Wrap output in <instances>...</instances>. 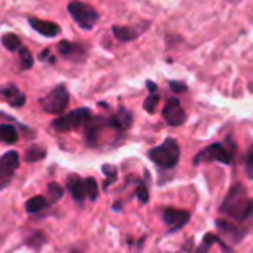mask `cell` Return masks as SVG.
Segmentation results:
<instances>
[{"instance_id":"1","label":"cell","mask_w":253,"mask_h":253,"mask_svg":"<svg viewBox=\"0 0 253 253\" xmlns=\"http://www.w3.org/2000/svg\"><path fill=\"white\" fill-rule=\"evenodd\" d=\"M220 211L236 222H245L253 215V200L246 196V189L241 184H234L225 196Z\"/></svg>"},{"instance_id":"2","label":"cell","mask_w":253,"mask_h":253,"mask_svg":"<svg viewBox=\"0 0 253 253\" xmlns=\"http://www.w3.org/2000/svg\"><path fill=\"white\" fill-rule=\"evenodd\" d=\"M180 158V149L173 139H167L162 146L149 151V160L160 165L162 169H173Z\"/></svg>"},{"instance_id":"3","label":"cell","mask_w":253,"mask_h":253,"mask_svg":"<svg viewBox=\"0 0 253 253\" xmlns=\"http://www.w3.org/2000/svg\"><path fill=\"white\" fill-rule=\"evenodd\" d=\"M90 111L87 108H78L73 109L71 113L64 116H59L52 122V126L57 132H70V130H77L80 128L84 123H87L90 120Z\"/></svg>"},{"instance_id":"4","label":"cell","mask_w":253,"mask_h":253,"mask_svg":"<svg viewBox=\"0 0 253 253\" xmlns=\"http://www.w3.org/2000/svg\"><path fill=\"white\" fill-rule=\"evenodd\" d=\"M68 12H70L71 18L80 25V28H84V30H90L99 19V14L90 5L84 4V2H78V0H73V2L68 4Z\"/></svg>"},{"instance_id":"5","label":"cell","mask_w":253,"mask_h":253,"mask_svg":"<svg viewBox=\"0 0 253 253\" xmlns=\"http://www.w3.org/2000/svg\"><path fill=\"white\" fill-rule=\"evenodd\" d=\"M19 167L18 151H7L4 156H0V191L11 184L12 175Z\"/></svg>"},{"instance_id":"6","label":"cell","mask_w":253,"mask_h":253,"mask_svg":"<svg viewBox=\"0 0 253 253\" xmlns=\"http://www.w3.org/2000/svg\"><path fill=\"white\" fill-rule=\"evenodd\" d=\"M68 102H70L68 90L63 85H59V87H56L45 99H43L42 108H43V111H47V113H57V115H59V113H63L64 109L68 108Z\"/></svg>"},{"instance_id":"7","label":"cell","mask_w":253,"mask_h":253,"mask_svg":"<svg viewBox=\"0 0 253 253\" xmlns=\"http://www.w3.org/2000/svg\"><path fill=\"white\" fill-rule=\"evenodd\" d=\"M201 162H220V163H224V165H229V163L232 162V156L222 144H211L194 156V160H193L194 165H198V163H201Z\"/></svg>"},{"instance_id":"8","label":"cell","mask_w":253,"mask_h":253,"mask_svg":"<svg viewBox=\"0 0 253 253\" xmlns=\"http://www.w3.org/2000/svg\"><path fill=\"white\" fill-rule=\"evenodd\" d=\"M163 222L167 224L170 232H175L182 229L189 222V213L184 210H175V208H167L163 211Z\"/></svg>"},{"instance_id":"9","label":"cell","mask_w":253,"mask_h":253,"mask_svg":"<svg viewBox=\"0 0 253 253\" xmlns=\"http://www.w3.org/2000/svg\"><path fill=\"white\" fill-rule=\"evenodd\" d=\"M217 227H218V231H220V234L224 236V239H227L232 245L241 241L246 236V232H248L245 227H239L238 224H231V222H227V220H217Z\"/></svg>"},{"instance_id":"10","label":"cell","mask_w":253,"mask_h":253,"mask_svg":"<svg viewBox=\"0 0 253 253\" xmlns=\"http://www.w3.org/2000/svg\"><path fill=\"white\" fill-rule=\"evenodd\" d=\"M163 118L167 120V123H170V125H173V126L182 125L184 123V120H186V113H184L182 106L179 104L177 99H169L165 109H163Z\"/></svg>"},{"instance_id":"11","label":"cell","mask_w":253,"mask_h":253,"mask_svg":"<svg viewBox=\"0 0 253 253\" xmlns=\"http://www.w3.org/2000/svg\"><path fill=\"white\" fill-rule=\"evenodd\" d=\"M30 26H32L35 32L42 33L43 37H56L61 32V28L52 21H43V19L30 18Z\"/></svg>"},{"instance_id":"12","label":"cell","mask_w":253,"mask_h":253,"mask_svg":"<svg viewBox=\"0 0 253 253\" xmlns=\"http://www.w3.org/2000/svg\"><path fill=\"white\" fill-rule=\"evenodd\" d=\"M68 191L71 193V196L75 198L77 201L85 200L87 193H85V180H82L78 175H70L68 177Z\"/></svg>"},{"instance_id":"13","label":"cell","mask_w":253,"mask_h":253,"mask_svg":"<svg viewBox=\"0 0 253 253\" xmlns=\"http://www.w3.org/2000/svg\"><path fill=\"white\" fill-rule=\"evenodd\" d=\"M130 122H132L130 113L126 111V109L120 108V111L116 113L111 120H109V125L116 126V128H120V130H125V128H128V126H130Z\"/></svg>"},{"instance_id":"14","label":"cell","mask_w":253,"mask_h":253,"mask_svg":"<svg viewBox=\"0 0 253 253\" xmlns=\"http://www.w3.org/2000/svg\"><path fill=\"white\" fill-rule=\"evenodd\" d=\"M57 50H59V54L63 57H66V59H75V56L77 54H80L82 57H84V49L82 47H78V45H73V43H70V42H61L59 43V47H57Z\"/></svg>"},{"instance_id":"15","label":"cell","mask_w":253,"mask_h":253,"mask_svg":"<svg viewBox=\"0 0 253 253\" xmlns=\"http://www.w3.org/2000/svg\"><path fill=\"white\" fill-rule=\"evenodd\" d=\"M18 141V132L12 125H0V142L14 144Z\"/></svg>"},{"instance_id":"16","label":"cell","mask_w":253,"mask_h":253,"mask_svg":"<svg viewBox=\"0 0 253 253\" xmlns=\"http://www.w3.org/2000/svg\"><path fill=\"white\" fill-rule=\"evenodd\" d=\"M113 33L122 42H130V40H134L137 37V32L128 28V26H113Z\"/></svg>"},{"instance_id":"17","label":"cell","mask_w":253,"mask_h":253,"mask_svg":"<svg viewBox=\"0 0 253 253\" xmlns=\"http://www.w3.org/2000/svg\"><path fill=\"white\" fill-rule=\"evenodd\" d=\"M47 155L45 148H40V146H32V148L26 149L25 153V160L28 163H35V162H40V160H43Z\"/></svg>"},{"instance_id":"18","label":"cell","mask_w":253,"mask_h":253,"mask_svg":"<svg viewBox=\"0 0 253 253\" xmlns=\"http://www.w3.org/2000/svg\"><path fill=\"white\" fill-rule=\"evenodd\" d=\"M47 207V200L43 196H33L26 201V211L28 213H37V211L43 210Z\"/></svg>"},{"instance_id":"19","label":"cell","mask_w":253,"mask_h":253,"mask_svg":"<svg viewBox=\"0 0 253 253\" xmlns=\"http://www.w3.org/2000/svg\"><path fill=\"white\" fill-rule=\"evenodd\" d=\"M2 45L7 50L21 49V40H19V37L14 35V33H5V35L2 37Z\"/></svg>"},{"instance_id":"20","label":"cell","mask_w":253,"mask_h":253,"mask_svg":"<svg viewBox=\"0 0 253 253\" xmlns=\"http://www.w3.org/2000/svg\"><path fill=\"white\" fill-rule=\"evenodd\" d=\"M85 193H87V198L88 200H97L99 196V186L97 182H95V179H92V177H87L85 179Z\"/></svg>"},{"instance_id":"21","label":"cell","mask_w":253,"mask_h":253,"mask_svg":"<svg viewBox=\"0 0 253 253\" xmlns=\"http://www.w3.org/2000/svg\"><path fill=\"white\" fill-rule=\"evenodd\" d=\"M19 61H21V70H30L33 66V56L26 47L19 49Z\"/></svg>"},{"instance_id":"22","label":"cell","mask_w":253,"mask_h":253,"mask_svg":"<svg viewBox=\"0 0 253 253\" xmlns=\"http://www.w3.org/2000/svg\"><path fill=\"white\" fill-rule=\"evenodd\" d=\"M47 193H49V200L50 201H57L63 198V187L59 186L57 182H50L49 186H47Z\"/></svg>"},{"instance_id":"23","label":"cell","mask_w":253,"mask_h":253,"mask_svg":"<svg viewBox=\"0 0 253 253\" xmlns=\"http://www.w3.org/2000/svg\"><path fill=\"white\" fill-rule=\"evenodd\" d=\"M158 101H160V95L156 94V92H155V94H149L148 99L144 101V109L148 113H153V111H155V108H156V104H158Z\"/></svg>"},{"instance_id":"24","label":"cell","mask_w":253,"mask_h":253,"mask_svg":"<svg viewBox=\"0 0 253 253\" xmlns=\"http://www.w3.org/2000/svg\"><path fill=\"white\" fill-rule=\"evenodd\" d=\"M2 95H4V97L7 99L9 102H11V101H14V99L19 95V90L16 87H9V88H4V90H2Z\"/></svg>"},{"instance_id":"25","label":"cell","mask_w":253,"mask_h":253,"mask_svg":"<svg viewBox=\"0 0 253 253\" xmlns=\"http://www.w3.org/2000/svg\"><path fill=\"white\" fill-rule=\"evenodd\" d=\"M245 165H246V172H248V175H252V177H253V148L250 149L248 155H246Z\"/></svg>"},{"instance_id":"26","label":"cell","mask_w":253,"mask_h":253,"mask_svg":"<svg viewBox=\"0 0 253 253\" xmlns=\"http://www.w3.org/2000/svg\"><path fill=\"white\" fill-rule=\"evenodd\" d=\"M137 198L141 200V203H148V201H149L148 189H146V186H142V184L137 187Z\"/></svg>"},{"instance_id":"27","label":"cell","mask_w":253,"mask_h":253,"mask_svg":"<svg viewBox=\"0 0 253 253\" xmlns=\"http://www.w3.org/2000/svg\"><path fill=\"white\" fill-rule=\"evenodd\" d=\"M102 170H104L106 173H108V180H106V184L104 186H108L111 180H115V177H116V169L115 167H109V165H104L102 167Z\"/></svg>"},{"instance_id":"28","label":"cell","mask_w":253,"mask_h":253,"mask_svg":"<svg viewBox=\"0 0 253 253\" xmlns=\"http://www.w3.org/2000/svg\"><path fill=\"white\" fill-rule=\"evenodd\" d=\"M170 88H172V92H175V94H179V92H184L186 90V85L180 84V82H170Z\"/></svg>"},{"instance_id":"29","label":"cell","mask_w":253,"mask_h":253,"mask_svg":"<svg viewBox=\"0 0 253 253\" xmlns=\"http://www.w3.org/2000/svg\"><path fill=\"white\" fill-rule=\"evenodd\" d=\"M9 104H11V106H14V108H16V106H23V104H25V95H23V94H19L18 97H16L14 101H11V102H9Z\"/></svg>"},{"instance_id":"30","label":"cell","mask_w":253,"mask_h":253,"mask_svg":"<svg viewBox=\"0 0 253 253\" xmlns=\"http://www.w3.org/2000/svg\"><path fill=\"white\" fill-rule=\"evenodd\" d=\"M148 88H149V92H151V94H155V92H156V85L153 84V82H148Z\"/></svg>"}]
</instances>
